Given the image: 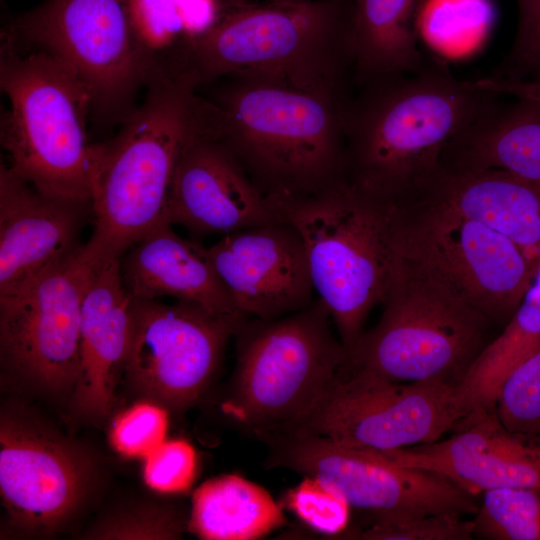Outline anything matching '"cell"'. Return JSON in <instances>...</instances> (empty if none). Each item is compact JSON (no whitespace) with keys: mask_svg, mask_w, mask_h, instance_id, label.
I'll use <instances>...</instances> for the list:
<instances>
[{"mask_svg":"<svg viewBox=\"0 0 540 540\" xmlns=\"http://www.w3.org/2000/svg\"><path fill=\"white\" fill-rule=\"evenodd\" d=\"M120 273L135 299L172 297L214 312L244 315L218 275L208 248L179 236L168 223L155 226L121 256Z\"/></svg>","mask_w":540,"mask_h":540,"instance_id":"44dd1931","label":"cell"},{"mask_svg":"<svg viewBox=\"0 0 540 540\" xmlns=\"http://www.w3.org/2000/svg\"><path fill=\"white\" fill-rule=\"evenodd\" d=\"M202 79L187 62L147 85L119 133L97 143L91 189L93 231L85 243L99 261L119 259L164 222L176 166L197 121Z\"/></svg>","mask_w":540,"mask_h":540,"instance_id":"3957f363","label":"cell"},{"mask_svg":"<svg viewBox=\"0 0 540 540\" xmlns=\"http://www.w3.org/2000/svg\"><path fill=\"white\" fill-rule=\"evenodd\" d=\"M395 245L492 324L510 320L540 268L498 230L424 188L395 203Z\"/></svg>","mask_w":540,"mask_h":540,"instance_id":"ba28073f","label":"cell"},{"mask_svg":"<svg viewBox=\"0 0 540 540\" xmlns=\"http://www.w3.org/2000/svg\"><path fill=\"white\" fill-rule=\"evenodd\" d=\"M216 80L220 84L208 97L199 90L204 126L267 198L313 194L344 180L352 91L249 73Z\"/></svg>","mask_w":540,"mask_h":540,"instance_id":"6da1fadb","label":"cell"},{"mask_svg":"<svg viewBox=\"0 0 540 540\" xmlns=\"http://www.w3.org/2000/svg\"><path fill=\"white\" fill-rule=\"evenodd\" d=\"M267 447L264 466L315 478L368 516L418 517L441 512L474 513L475 495L445 477L402 466L381 451L338 444L292 432L258 435Z\"/></svg>","mask_w":540,"mask_h":540,"instance_id":"7c38bea8","label":"cell"},{"mask_svg":"<svg viewBox=\"0 0 540 540\" xmlns=\"http://www.w3.org/2000/svg\"><path fill=\"white\" fill-rule=\"evenodd\" d=\"M91 466L66 440L34 424L2 418L0 492L12 524L29 534L59 528L86 496Z\"/></svg>","mask_w":540,"mask_h":540,"instance_id":"9a60e30c","label":"cell"},{"mask_svg":"<svg viewBox=\"0 0 540 540\" xmlns=\"http://www.w3.org/2000/svg\"><path fill=\"white\" fill-rule=\"evenodd\" d=\"M421 188L495 228L540 267V180L501 170L439 166Z\"/></svg>","mask_w":540,"mask_h":540,"instance_id":"603a6c76","label":"cell"},{"mask_svg":"<svg viewBox=\"0 0 540 540\" xmlns=\"http://www.w3.org/2000/svg\"><path fill=\"white\" fill-rule=\"evenodd\" d=\"M288 508L309 528L324 535L341 536L347 531L350 505L323 482L303 477L286 496Z\"/></svg>","mask_w":540,"mask_h":540,"instance_id":"4dcf8cb0","label":"cell"},{"mask_svg":"<svg viewBox=\"0 0 540 540\" xmlns=\"http://www.w3.org/2000/svg\"><path fill=\"white\" fill-rule=\"evenodd\" d=\"M268 200L302 237L314 290L349 351L396 273L395 204L345 180L317 193Z\"/></svg>","mask_w":540,"mask_h":540,"instance_id":"5b68a950","label":"cell"},{"mask_svg":"<svg viewBox=\"0 0 540 540\" xmlns=\"http://www.w3.org/2000/svg\"><path fill=\"white\" fill-rule=\"evenodd\" d=\"M133 325V297L124 287L120 258L97 263L82 303L80 369L73 390L76 409L85 417H106L124 374Z\"/></svg>","mask_w":540,"mask_h":540,"instance_id":"ffe728a7","label":"cell"},{"mask_svg":"<svg viewBox=\"0 0 540 540\" xmlns=\"http://www.w3.org/2000/svg\"><path fill=\"white\" fill-rule=\"evenodd\" d=\"M220 4V9L250 2L249 0H218ZM311 0H265L267 3H276V4H287V3H302Z\"/></svg>","mask_w":540,"mask_h":540,"instance_id":"74e56055","label":"cell"},{"mask_svg":"<svg viewBox=\"0 0 540 540\" xmlns=\"http://www.w3.org/2000/svg\"><path fill=\"white\" fill-rule=\"evenodd\" d=\"M445 440L381 451L396 463L439 474L466 492L540 487V436L512 432L496 410L471 413Z\"/></svg>","mask_w":540,"mask_h":540,"instance_id":"ac0fdd59","label":"cell"},{"mask_svg":"<svg viewBox=\"0 0 540 540\" xmlns=\"http://www.w3.org/2000/svg\"><path fill=\"white\" fill-rule=\"evenodd\" d=\"M144 459V479L154 490L164 493L182 492L195 479L197 454L194 447L185 440H165Z\"/></svg>","mask_w":540,"mask_h":540,"instance_id":"836d02e7","label":"cell"},{"mask_svg":"<svg viewBox=\"0 0 540 540\" xmlns=\"http://www.w3.org/2000/svg\"><path fill=\"white\" fill-rule=\"evenodd\" d=\"M168 414L161 404L142 402L121 413L114 421L110 440L127 457H147L165 441Z\"/></svg>","mask_w":540,"mask_h":540,"instance_id":"1f68e13d","label":"cell"},{"mask_svg":"<svg viewBox=\"0 0 540 540\" xmlns=\"http://www.w3.org/2000/svg\"><path fill=\"white\" fill-rule=\"evenodd\" d=\"M332 325L320 298L276 319L247 317L234 335L236 363L222 411L255 437L297 422L347 362Z\"/></svg>","mask_w":540,"mask_h":540,"instance_id":"52a82bcc","label":"cell"},{"mask_svg":"<svg viewBox=\"0 0 540 540\" xmlns=\"http://www.w3.org/2000/svg\"><path fill=\"white\" fill-rule=\"evenodd\" d=\"M382 305L378 323L348 351L347 365L392 381L457 385L488 343L492 323L400 255Z\"/></svg>","mask_w":540,"mask_h":540,"instance_id":"9c48e42d","label":"cell"},{"mask_svg":"<svg viewBox=\"0 0 540 540\" xmlns=\"http://www.w3.org/2000/svg\"><path fill=\"white\" fill-rule=\"evenodd\" d=\"M282 217L232 154L197 121L176 166L163 221L195 236L230 234Z\"/></svg>","mask_w":540,"mask_h":540,"instance_id":"2e32d148","label":"cell"},{"mask_svg":"<svg viewBox=\"0 0 540 540\" xmlns=\"http://www.w3.org/2000/svg\"><path fill=\"white\" fill-rule=\"evenodd\" d=\"M475 86L496 94L540 101V79H501L486 76L473 81Z\"/></svg>","mask_w":540,"mask_h":540,"instance_id":"8d00e7d4","label":"cell"},{"mask_svg":"<svg viewBox=\"0 0 540 540\" xmlns=\"http://www.w3.org/2000/svg\"><path fill=\"white\" fill-rule=\"evenodd\" d=\"M246 318L188 301L133 298L124 375L140 394L177 411L187 409L213 382L228 341Z\"/></svg>","mask_w":540,"mask_h":540,"instance_id":"5bb4252c","label":"cell"},{"mask_svg":"<svg viewBox=\"0 0 540 540\" xmlns=\"http://www.w3.org/2000/svg\"><path fill=\"white\" fill-rule=\"evenodd\" d=\"M91 203L52 197L0 166V296L11 295L72 255Z\"/></svg>","mask_w":540,"mask_h":540,"instance_id":"d6986e66","label":"cell"},{"mask_svg":"<svg viewBox=\"0 0 540 540\" xmlns=\"http://www.w3.org/2000/svg\"><path fill=\"white\" fill-rule=\"evenodd\" d=\"M495 410L510 431L540 436V348L505 379Z\"/></svg>","mask_w":540,"mask_h":540,"instance_id":"83f0119b","label":"cell"},{"mask_svg":"<svg viewBox=\"0 0 540 540\" xmlns=\"http://www.w3.org/2000/svg\"><path fill=\"white\" fill-rule=\"evenodd\" d=\"M5 32L60 60L86 88L92 111L106 118L128 116L138 89L162 70L135 37L128 0H45Z\"/></svg>","mask_w":540,"mask_h":540,"instance_id":"30bf717a","label":"cell"},{"mask_svg":"<svg viewBox=\"0 0 540 540\" xmlns=\"http://www.w3.org/2000/svg\"><path fill=\"white\" fill-rule=\"evenodd\" d=\"M208 252L236 307L247 317L276 319L314 300L304 242L283 218L223 235Z\"/></svg>","mask_w":540,"mask_h":540,"instance_id":"e0dca14e","label":"cell"},{"mask_svg":"<svg viewBox=\"0 0 540 540\" xmlns=\"http://www.w3.org/2000/svg\"><path fill=\"white\" fill-rule=\"evenodd\" d=\"M0 86L8 101L1 144L8 167L42 193L91 203L97 144L87 130L91 98L53 55L23 54L5 32Z\"/></svg>","mask_w":540,"mask_h":540,"instance_id":"8992f818","label":"cell"},{"mask_svg":"<svg viewBox=\"0 0 540 540\" xmlns=\"http://www.w3.org/2000/svg\"><path fill=\"white\" fill-rule=\"evenodd\" d=\"M183 530L184 522L178 514L157 508L119 516L93 535L100 539H178Z\"/></svg>","mask_w":540,"mask_h":540,"instance_id":"e575fe53","label":"cell"},{"mask_svg":"<svg viewBox=\"0 0 540 540\" xmlns=\"http://www.w3.org/2000/svg\"><path fill=\"white\" fill-rule=\"evenodd\" d=\"M285 522L282 509L265 488L227 474L209 479L195 490L189 528L205 540H255Z\"/></svg>","mask_w":540,"mask_h":540,"instance_id":"d4e9b609","label":"cell"},{"mask_svg":"<svg viewBox=\"0 0 540 540\" xmlns=\"http://www.w3.org/2000/svg\"><path fill=\"white\" fill-rule=\"evenodd\" d=\"M182 22L184 39L207 31L220 14L218 0H175Z\"/></svg>","mask_w":540,"mask_h":540,"instance_id":"d590c367","label":"cell"},{"mask_svg":"<svg viewBox=\"0 0 540 540\" xmlns=\"http://www.w3.org/2000/svg\"><path fill=\"white\" fill-rule=\"evenodd\" d=\"M540 348V268L520 306L503 331L488 342L456 385L467 416L495 409L510 373Z\"/></svg>","mask_w":540,"mask_h":540,"instance_id":"484cf974","label":"cell"},{"mask_svg":"<svg viewBox=\"0 0 540 540\" xmlns=\"http://www.w3.org/2000/svg\"><path fill=\"white\" fill-rule=\"evenodd\" d=\"M508 98L497 94L447 144L441 167L501 170L540 180V101Z\"/></svg>","mask_w":540,"mask_h":540,"instance_id":"7402d4cb","label":"cell"},{"mask_svg":"<svg viewBox=\"0 0 540 540\" xmlns=\"http://www.w3.org/2000/svg\"><path fill=\"white\" fill-rule=\"evenodd\" d=\"M184 42L202 84L249 73L341 94L353 89V0L242 3L220 9L207 31Z\"/></svg>","mask_w":540,"mask_h":540,"instance_id":"277c9868","label":"cell"},{"mask_svg":"<svg viewBox=\"0 0 540 540\" xmlns=\"http://www.w3.org/2000/svg\"><path fill=\"white\" fill-rule=\"evenodd\" d=\"M368 516V515H367ZM457 512H441L418 517L383 518L368 516L369 525L347 539L363 540H470L472 520Z\"/></svg>","mask_w":540,"mask_h":540,"instance_id":"f546056e","label":"cell"},{"mask_svg":"<svg viewBox=\"0 0 540 540\" xmlns=\"http://www.w3.org/2000/svg\"><path fill=\"white\" fill-rule=\"evenodd\" d=\"M466 417L455 384L392 381L345 363L313 408L276 432L387 451L437 441Z\"/></svg>","mask_w":540,"mask_h":540,"instance_id":"8fae6325","label":"cell"},{"mask_svg":"<svg viewBox=\"0 0 540 540\" xmlns=\"http://www.w3.org/2000/svg\"><path fill=\"white\" fill-rule=\"evenodd\" d=\"M496 96L430 56L413 72L353 87L345 112L344 180L385 202L407 198Z\"/></svg>","mask_w":540,"mask_h":540,"instance_id":"7a4b0ae2","label":"cell"},{"mask_svg":"<svg viewBox=\"0 0 540 540\" xmlns=\"http://www.w3.org/2000/svg\"><path fill=\"white\" fill-rule=\"evenodd\" d=\"M516 4L515 39L489 75L495 78L522 80L540 73V0H516Z\"/></svg>","mask_w":540,"mask_h":540,"instance_id":"d6a6232c","label":"cell"},{"mask_svg":"<svg viewBox=\"0 0 540 540\" xmlns=\"http://www.w3.org/2000/svg\"><path fill=\"white\" fill-rule=\"evenodd\" d=\"M98 262L84 243L19 291L0 296L1 359L44 392L63 395L75 388L82 303Z\"/></svg>","mask_w":540,"mask_h":540,"instance_id":"4fadbf2b","label":"cell"},{"mask_svg":"<svg viewBox=\"0 0 540 540\" xmlns=\"http://www.w3.org/2000/svg\"><path fill=\"white\" fill-rule=\"evenodd\" d=\"M419 0H353V86L413 72L428 55L417 40Z\"/></svg>","mask_w":540,"mask_h":540,"instance_id":"cb8c5ba5","label":"cell"},{"mask_svg":"<svg viewBox=\"0 0 540 540\" xmlns=\"http://www.w3.org/2000/svg\"><path fill=\"white\" fill-rule=\"evenodd\" d=\"M473 522V536L487 540H540V487L486 491Z\"/></svg>","mask_w":540,"mask_h":540,"instance_id":"4316f807","label":"cell"},{"mask_svg":"<svg viewBox=\"0 0 540 540\" xmlns=\"http://www.w3.org/2000/svg\"><path fill=\"white\" fill-rule=\"evenodd\" d=\"M128 13L138 43L159 68L167 66L160 60L166 52L183 50L184 32L175 0H128Z\"/></svg>","mask_w":540,"mask_h":540,"instance_id":"f1b7e54d","label":"cell"}]
</instances>
